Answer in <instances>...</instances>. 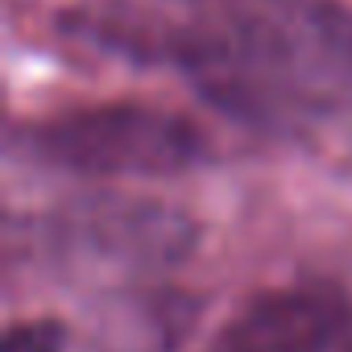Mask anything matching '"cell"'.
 <instances>
[{
	"instance_id": "obj_1",
	"label": "cell",
	"mask_w": 352,
	"mask_h": 352,
	"mask_svg": "<svg viewBox=\"0 0 352 352\" xmlns=\"http://www.w3.org/2000/svg\"><path fill=\"white\" fill-rule=\"evenodd\" d=\"M174 58L216 108L249 124L352 112V9L340 0H204Z\"/></svg>"
},
{
	"instance_id": "obj_2",
	"label": "cell",
	"mask_w": 352,
	"mask_h": 352,
	"mask_svg": "<svg viewBox=\"0 0 352 352\" xmlns=\"http://www.w3.org/2000/svg\"><path fill=\"white\" fill-rule=\"evenodd\" d=\"M34 157L96 179H166L199 162L204 137L191 120L149 104H100L50 116L25 133Z\"/></svg>"
},
{
	"instance_id": "obj_3",
	"label": "cell",
	"mask_w": 352,
	"mask_h": 352,
	"mask_svg": "<svg viewBox=\"0 0 352 352\" xmlns=\"http://www.w3.org/2000/svg\"><path fill=\"white\" fill-rule=\"evenodd\" d=\"M46 236L58 257L112 270H157L191 253L195 224L187 212L153 199L100 195L50 216Z\"/></svg>"
},
{
	"instance_id": "obj_4",
	"label": "cell",
	"mask_w": 352,
	"mask_h": 352,
	"mask_svg": "<svg viewBox=\"0 0 352 352\" xmlns=\"http://www.w3.org/2000/svg\"><path fill=\"white\" fill-rule=\"evenodd\" d=\"M348 327L340 294L274 290L241 307L212 340L208 352H327Z\"/></svg>"
},
{
	"instance_id": "obj_5",
	"label": "cell",
	"mask_w": 352,
	"mask_h": 352,
	"mask_svg": "<svg viewBox=\"0 0 352 352\" xmlns=\"http://www.w3.org/2000/svg\"><path fill=\"white\" fill-rule=\"evenodd\" d=\"M0 352H67V331L58 319H25L9 327Z\"/></svg>"
}]
</instances>
